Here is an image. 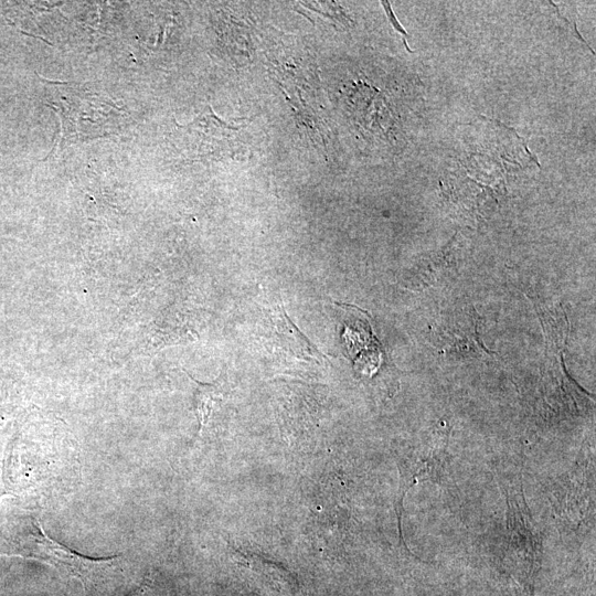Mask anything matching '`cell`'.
I'll return each mask as SVG.
<instances>
[{
  "label": "cell",
  "instance_id": "cell-2",
  "mask_svg": "<svg viewBox=\"0 0 596 596\" xmlns=\"http://www.w3.org/2000/svg\"><path fill=\"white\" fill-rule=\"evenodd\" d=\"M235 561L237 560L241 565L247 567L248 570L255 572L256 574L264 576L267 582L272 584L273 587L277 589L289 588L295 584V579L289 571L284 566L267 561L266 558L247 551L242 552L235 550L234 552Z\"/></svg>",
  "mask_w": 596,
  "mask_h": 596
},
{
  "label": "cell",
  "instance_id": "cell-3",
  "mask_svg": "<svg viewBox=\"0 0 596 596\" xmlns=\"http://www.w3.org/2000/svg\"><path fill=\"white\" fill-rule=\"evenodd\" d=\"M193 382L196 384L194 407L200 424L199 432L201 434L204 426L209 423L214 405L221 401L222 393L217 384H204L195 380Z\"/></svg>",
  "mask_w": 596,
  "mask_h": 596
},
{
  "label": "cell",
  "instance_id": "cell-4",
  "mask_svg": "<svg viewBox=\"0 0 596 596\" xmlns=\"http://www.w3.org/2000/svg\"><path fill=\"white\" fill-rule=\"evenodd\" d=\"M142 590H143L142 588H138L134 593H131L129 596H140Z\"/></svg>",
  "mask_w": 596,
  "mask_h": 596
},
{
  "label": "cell",
  "instance_id": "cell-1",
  "mask_svg": "<svg viewBox=\"0 0 596 596\" xmlns=\"http://www.w3.org/2000/svg\"><path fill=\"white\" fill-rule=\"evenodd\" d=\"M8 556L35 560L55 568L60 574L78 579L86 593L93 594L120 564V556L93 558L50 538L41 522L24 518L7 538Z\"/></svg>",
  "mask_w": 596,
  "mask_h": 596
}]
</instances>
